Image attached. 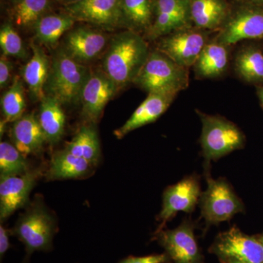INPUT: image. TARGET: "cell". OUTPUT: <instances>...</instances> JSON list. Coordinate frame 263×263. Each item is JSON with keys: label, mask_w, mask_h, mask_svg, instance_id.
Instances as JSON below:
<instances>
[{"label": "cell", "mask_w": 263, "mask_h": 263, "mask_svg": "<svg viewBox=\"0 0 263 263\" xmlns=\"http://www.w3.org/2000/svg\"><path fill=\"white\" fill-rule=\"evenodd\" d=\"M143 34L126 29L116 34L104 56L103 71L118 91L133 84L150 54Z\"/></svg>", "instance_id": "cell-1"}, {"label": "cell", "mask_w": 263, "mask_h": 263, "mask_svg": "<svg viewBox=\"0 0 263 263\" xmlns=\"http://www.w3.org/2000/svg\"><path fill=\"white\" fill-rule=\"evenodd\" d=\"M90 73L87 66L76 61L63 48H59L52 57L45 95L54 98L62 105L78 103Z\"/></svg>", "instance_id": "cell-2"}, {"label": "cell", "mask_w": 263, "mask_h": 263, "mask_svg": "<svg viewBox=\"0 0 263 263\" xmlns=\"http://www.w3.org/2000/svg\"><path fill=\"white\" fill-rule=\"evenodd\" d=\"M190 69L178 65L159 50L151 51L133 84L148 94L177 95L188 87Z\"/></svg>", "instance_id": "cell-3"}, {"label": "cell", "mask_w": 263, "mask_h": 263, "mask_svg": "<svg viewBox=\"0 0 263 263\" xmlns=\"http://www.w3.org/2000/svg\"><path fill=\"white\" fill-rule=\"evenodd\" d=\"M197 114L202 122L200 143L205 160H218L245 146V134L234 123L220 116Z\"/></svg>", "instance_id": "cell-4"}, {"label": "cell", "mask_w": 263, "mask_h": 263, "mask_svg": "<svg viewBox=\"0 0 263 263\" xmlns=\"http://www.w3.org/2000/svg\"><path fill=\"white\" fill-rule=\"evenodd\" d=\"M211 33L188 26L157 40L156 49L165 53L178 65L190 69L210 41Z\"/></svg>", "instance_id": "cell-5"}, {"label": "cell", "mask_w": 263, "mask_h": 263, "mask_svg": "<svg viewBox=\"0 0 263 263\" xmlns=\"http://www.w3.org/2000/svg\"><path fill=\"white\" fill-rule=\"evenodd\" d=\"M226 46H234L245 40L263 38V7L247 2L231 10L215 37Z\"/></svg>", "instance_id": "cell-6"}, {"label": "cell", "mask_w": 263, "mask_h": 263, "mask_svg": "<svg viewBox=\"0 0 263 263\" xmlns=\"http://www.w3.org/2000/svg\"><path fill=\"white\" fill-rule=\"evenodd\" d=\"M206 180V190L200 195V208L207 226L230 220L243 212V203L229 183L222 179H213L209 173Z\"/></svg>", "instance_id": "cell-7"}, {"label": "cell", "mask_w": 263, "mask_h": 263, "mask_svg": "<svg viewBox=\"0 0 263 263\" xmlns=\"http://www.w3.org/2000/svg\"><path fill=\"white\" fill-rule=\"evenodd\" d=\"M53 218L42 206L36 205L19 219L14 234L25 245L27 254L51 248L54 234Z\"/></svg>", "instance_id": "cell-8"}, {"label": "cell", "mask_w": 263, "mask_h": 263, "mask_svg": "<svg viewBox=\"0 0 263 263\" xmlns=\"http://www.w3.org/2000/svg\"><path fill=\"white\" fill-rule=\"evenodd\" d=\"M211 251L227 263L231 260L263 263L262 242L245 234L234 227L218 235Z\"/></svg>", "instance_id": "cell-9"}, {"label": "cell", "mask_w": 263, "mask_h": 263, "mask_svg": "<svg viewBox=\"0 0 263 263\" xmlns=\"http://www.w3.org/2000/svg\"><path fill=\"white\" fill-rule=\"evenodd\" d=\"M65 11L76 22L106 30L122 27V0H84L65 6Z\"/></svg>", "instance_id": "cell-10"}, {"label": "cell", "mask_w": 263, "mask_h": 263, "mask_svg": "<svg viewBox=\"0 0 263 263\" xmlns=\"http://www.w3.org/2000/svg\"><path fill=\"white\" fill-rule=\"evenodd\" d=\"M157 238L174 263H204L190 221H183L174 230H159Z\"/></svg>", "instance_id": "cell-11"}, {"label": "cell", "mask_w": 263, "mask_h": 263, "mask_svg": "<svg viewBox=\"0 0 263 263\" xmlns=\"http://www.w3.org/2000/svg\"><path fill=\"white\" fill-rule=\"evenodd\" d=\"M190 25V0H157L153 24L144 37L157 41Z\"/></svg>", "instance_id": "cell-12"}, {"label": "cell", "mask_w": 263, "mask_h": 263, "mask_svg": "<svg viewBox=\"0 0 263 263\" xmlns=\"http://www.w3.org/2000/svg\"><path fill=\"white\" fill-rule=\"evenodd\" d=\"M118 91L116 85L103 71H91L79 100L85 119L90 122H98L105 107Z\"/></svg>", "instance_id": "cell-13"}, {"label": "cell", "mask_w": 263, "mask_h": 263, "mask_svg": "<svg viewBox=\"0 0 263 263\" xmlns=\"http://www.w3.org/2000/svg\"><path fill=\"white\" fill-rule=\"evenodd\" d=\"M200 197V185L195 176H189L179 183L166 189L163 203L158 219L161 221L159 230L178 212H193Z\"/></svg>", "instance_id": "cell-14"}, {"label": "cell", "mask_w": 263, "mask_h": 263, "mask_svg": "<svg viewBox=\"0 0 263 263\" xmlns=\"http://www.w3.org/2000/svg\"><path fill=\"white\" fill-rule=\"evenodd\" d=\"M38 174L28 171L19 176H1L0 180V218L4 220L28 201L31 190Z\"/></svg>", "instance_id": "cell-15"}, {"label": "cell", "mask_w": 263, "mask_h": 263, "mask_svg": "<svg viewBox=\"0 0 263 263\" xmlns=\"http://www.w3.org/2000/svg\"><path fill=\"white\" fill-rule=\"evenodd\" d=\"M107 41L108 38L103 32L80 27L66 34L62 48L76 61L85 65L101 54Z\"/></svg>", "instance_id": "cell-16"}, {"label": "cell", "mask_w": 263, "mask_h": 263, "mask_svg": "<svg viewBox=\"0 0 263 263\" xmlns=\"http://www.w3.org/2000/svg\"><path fill=\"white\" fill-rule=\"evenodd\" d=\"M176 95L148 94L122 127L114 131L118 139H122L131 132L156 122L171 106Z\"/></svg>", "instance_id": "cell-17"}, {"label": "cell", "mask_w": 263, "mask_h": 263, "mask_svg": "<svg viewBox=\"0 0 263 263\" xmlns=\"http://www.w3.org/2000/svg\"><path fill=\"white\" fill-rule=\"evenodd\" d=\"M230 46L210 39L193 66L196 79H216L224 75L230 64Z\"/></svg>", "instance_id": "cell-18"}, {"label": "cell", "mask_w": 263, "mask_h": 263, "mask_svg": "<svg viewBox=\"0 0 263 263\" xmlns=\"http://www.w3.org/2000/svg\"><path fill=\"white\" fill-rule=\"evenodd\" d=\"M231 10L226 0H190V20L194 27L219 32Z\"/></svg>", "instance_id": "cell-19"}, {"label": "cell", "mask_w": 263, "mask_h": 263, "mask_svg": "<svg viewBox=\"0 0 263 263\" xmlns=\"http://www.w3.org/2000/svg\"><path fill=\"white\" fill-rule=\"evenodd\" d=\"M13 144L24 156L37 155L46 141L37 117L34 113L24 114L11 128Z\"/></svg>", "instance_id": "cell-20"}, {"label": "cell", "mask_w": 263, "mask_h": 263, "mask_svg": "<svg viewBox=\"0 0 263 263\" xmlns=\"http://www.w3.org/2000/svg\"><path fill=\"white\" fill-rule=\"evenodd\" d=\"M32 55L22 70V79L27 84L31 99L41 102L45 95L44 88L49 75L51 61L41 46L32 44Z\"/></svg>", "instance_id": "cell-21"}, {"label": "cell", "mask_w": 263, "mask_h": 263, "mask_svg": "<svg viewBox=\"0 0 263 263\" xmlns=\"http://www.w3.org/2000/svg\"><path fill=\"white\" fill-rule=\"evenodd\" d=\"M157 0H122V27L143 36L155 19Z\"/></svg>", "instance_id": "cell-22"}, {"label": "cell", "mask_w": 263, "mask_h": 263, "mask_svg": "<svg viewBox=\"0 0 263 263\" xmlns=\"http://www.w3.org/2000/svg\"><path fill=\"white\" fill-rule=\"evenodd\" d=\"M62 104L54 98L45 96L40 105L38 121L46 142L56 144L65 133L66 117Z\"/></svg>", "instance_id": "cell-23"}, {"label": "cell", "mask_w": 263, "mask_h": 263, "mask_svg": "<svg viewBox=\"0 0 263 263\" xmlns=\"http://www.w3.org/2000/svg\"><path fill=\"white\" fill-rule=\"evenodd\" d=\"M70 15L62 14H46L39 19L33 25L34 35L38 43L47 47H54L60 38L75 24Z\"/></svg>", "instance_id": "cell-24"}, {"label": "cell", "mask_w": 263, "mask_h": 263, "mask_svg": "<svg viewBox=\"0 0 263 263\" xmlns=\"http://www.w3.org/2000/svg\"><path fill=\"white\" fill-rule=\"evenodd\" d=\"M92 164L66 149L53 156L48 176L51 179H79L91 171Z\"/></svg>", "instance_id": "cell-25"}, {"label": "cell", "mask_w": 263, "mask_h": 263, "mask_svg": "<svg viewBox=\"0 0 263 263\" xmlns=\"http://www.w3.org/2000/svg\"><path fill=\"white\" fill-rule=\"evenodd\" d=\"M237 76L250 84L263 82V53L254 46L240 48L234 60Z\"/></svg>", "instance_id": "cell-26"}, {"label": "cell", "mask_w": 263, "mask_h": 263, "mask_svg": "<svg viewBox=\"0 0 263 263\" xmlns=\"http://www.w3.org/2000/svg\"><path fill=\"white\" fill-rule=\"evenodd\" d=\"M65 149L92 164H98L100 158V146L98 135L91 124L80 127Z\"/></svg>", "instance_id": "cell-27"}, {"label": "cell", "mask_w": 263, "mask_h": 263, "mask_svg": "<svg viewBox=\"0 0 263 263\" xmlns=\"http://www.w3.org/2000/svg\"><path fill=\"white\" fill-rule=\"evenodd\" d=\"M24 81L15 76L11 84L1 98L2 113L5 122H15L24 115L27 107Z\"/></svg>", "instance_id": "cell-28"}, {"label": "cell", "mask_w": 263, "mask_h": 263, "mask_svg": "<svg viewBox=\"0 0 263 263\" xmlns=\"http://www.w3.org/2000/svg\"><path fill=\"white\" fill-rule=\"evenodd\" d=\"M50 0H12V18L19 27H30L48 14L51 9Z\"/></svg>", "instance_id": "cell-29"}, {"label": "cell", "mask_w": 263, "mask_h": 263, "mask_svg": "<svg viewBox=\"0 0 263 263\" xmlns=\"http://www.w3.org/2000/svg\"><path fill=\"white\" fill-rule=\"evenodd\" d=\"M25 156L16 147L8 142L0 143V173L1 176H19L28 172Z\"/></svg>", "instance_id": "cell-30"}, {"label": "cell", "mask_w": 263, "mask_h": 263, "mask_svg": "<svg viewBox=\"0 0 263 263\" xmlns=\"http://www.w3.org/2000/svg\"><path fill=\"white\" fill-rule=\"evenodd\" d=\"M0 47L3 54L5 56L17 57L18 59L27 58L23 41L10 22H6L1 27Z\"/></svg>", "instance_id": "cell-31"}, {"label": "cell", "mask_w": 263, "mask_h": 263, "mask_svg": "<svg viewBox=\"0 0 263 263\" xmlns=\"http://www.w3.org/2000/svg\"><path fill=\"white\" fill-rule=\"evenodd\" d=\"M12 71L13 63L10 62L8 57L3 54L0 58V87L5 89L12 82Z\"/></svg>", "instance_id": "cell-32"}, {"label": "cell", "mask_w": 263, "mask_h": 263, "mask_svg": "<svg viewBox=\"0 0 263 263\" xmlns=\"http://www.w3.org/2000/svg\"><path fill=\"white\" fill-rule=\"evenodd\" d=\"M167 254H152L144 257H129L119 263H171Z\"/></svg>", "instance_id": "cell-33"}, {"label": "cell", "mask_w": 263, "mask_h": 263, "mask_svg": "<svg viewBox=\"0 0 263 263\" xmlns=\"http://www.w3.org/2000/svg\"><path fill=\"white\" fill-rule=\"evenodd\" d=\"M10 248L9 231L4 227H0V255L4 256L7 251Z\"/></svg>", "instance_id": "cell-34"}, {"label": "cell", "mask_w": 263, "mask_h": 263, "mask_svg": "<svg viewBox=\"0 0 263 263\" xmlns=\"http://www.w3.org/2000/svg\"><path fill=\"white\" fill-rule=\"evenodd\" d=\"M61 1L65 4V6H67V5L81 3V2L84 1V0H61Z\"/></svg>", "instance_id": "cell-35"}, {"label": "cell", "mask_w": 263, "mask_h": 263, "mask_svg": "<svg viewBox=\"0 0 263 263\" xmlns=\"http://www.w3.org/2000/svg\"><path fill=\"white\" fill-rule=\"evenodd\" d=\"M248 2L249 3H252V4L263 7V0H248Z\"/></svg>", "instance_id": "cell-36"}, {"label": "cell", "mask_w": 263, "mask_h": 263, "mask_svg": "<svg viewBox=\"0 0 263 263\" xmlns=\"http://www.w3.org/2000/svg\"><path fill=\"white\" fill-rule=\"evenodd\" d=\"M257 94H258L259 100H260L261 104H262L263 107V87L259 88Z\"/></svg>", "instance_id": "cell-37"}, {"label": "cell", "mask_w": 263, "mask_h": 263, "mask_svg": "<svg viewBox=\"0 0 263 263\" xmlns=\"http://www.w3.org/2000/svg\"><path fill=\"white\" fill-rule=\"evenodd\" d=\"M228 263H242V262H238V261H236V260H231V261H230V262Z\"/></svg>", "instance_id": "cell-38"}, {"label": "cell", "mask_w": 263, "mask_h": 263, "mask_svg": "<svg viewBox=\"0 0 263 263\" xmlns=\"http://www.w3.org/2000/svg\"><path fill=\"white\" fill-rule=\"evenodd\" d=\"M261 241H262V243H263V237H262V239H261Z\"/></svg>", "instance_id": "cell-39"}]
</instances>
